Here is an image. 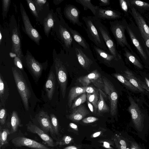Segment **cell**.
Returning a JSON list of instances; mask_svg holds the SVG:
<instances>
[{
  "mask_svg": "<svg viewBox=\"0 0 149 149\" xmlns=\"http://www.w3.org/2000/svg\"><path fill=\"white\" fill-rule=\"evenodd\" d=\"M128 100L130 105L127 110L131 115V122L139 136L144 140L149 127V116L147 109L140 99L129 94Z\"/></svg>",
  "mask_w": 149,
  "mask_h": 149,
  "instance_id": "obj_1",
  "label": "cell"
},
{
  "mask_svg": "<svg viewBox=\"0 0 149 149\" xmlns=\"http://www.w3.org/2000/svg\"><path fill=\"white\" fill-rule=\"evenodd\" d=\"M126 30L146 68L149 69V56L148 48L141 35L138 27L131 19L128 22L125 21Z\"/></svg>",
  "mask_w": 149,
  "mask_h": 149,
  "instance_id": "obj_2",
  "label": "cell"
},
{
  "mask_svg": "<svg viewBox=\"0 0 149 149\" xmlns=\"http://www.w3.org/2000/svg\"><path fill=\"white\" fill-rule=\"evenodd\" d=\"M12 73L17 90L26 111L29 110V100L31 92L26 80L21 70L17 67L12 68Z\"/></svg>",
  "mask_w": 149,
  "mask_h": 149,
  "instance_id": "obj_3",
  "label": "cell"
},
{
  "mask_svg": "<svg viewBox=\"0 0 149 149\" xmlns=\"http://www.w3.org/2000/svg\"><path fill=\"white\" fill-rule=\"evenodd\" d=\"M82 19L85 24V26H84V28L89 39L96 46L111 54L106 45L101 34L95 24L94 16H83Z\"/></svg>",
  "mask_w": 149,
  "mask_h": 149,
  "instance_id": "obj_4",
  "label": "cell"
},
{
  "mask_svg": "<svg viewBox=\"0 0 149 149\" xmlns=\"http://www.w3.org/2000/svg\"><path fill=\"white\" fill-rule=\"evenodd\" d=\"M68 55L76 60L84 69L88 70L94 63V59L91 50L83 49L74 40L72 48Z\"/></svg>",
  "mask_w": 149,
  "mask_h": 149,
  "instance_id": "obj_5",
  "label": "cell"
},
{
  "mask_svg": "<svg viewBox=\"0 0 149 149\" xmlns=\"http://www.w3.org/2000/svg\"><path fill=\"white\" fill-rule=\"evenodd\" d=\"M125 19L116 20L109 22L110 29L115 39L118 46L126 47L131 52L133 51L128 43L125 34L126 30Z\"/></svg>",
  "mask_w": 149,
  "mask_h": 149,
  "instance_id": "obj_6",
  "label": "cell"
},
{
  "mask_svg": "<svg viewBox=\"0 0 149 149\" xmlns=\"http://www.w3.org/2000/svg\"><path fill=\"white\" fill-rule=\"evenodd\" d=\"M94 23L110 53L113 55L117 60H122L121 56L117 49L115 43L110 36L107 27L102 22L101 20L95 16Z\"/></svg>",
  "mask_w": 149,
  "mask_h": 149,
  "instance_id": "obj_7",
  "label": "cell"
},
{
  "mask_svg": "<svg viewBox=\"0 0 149 149\" xmlns=\"http://www.w3.org/2000/svg\"><path fill=\"white\" fill-rule=\"evenodd\" d=\"M77 81L83 87L89 86L90 84L93 83L101 91L104 96H106L104 91L102 76L97 70H94L86 75L78 78Z\"/></svg>",
  "mask_w": 149,
  "mask_h": 149,
  "instance_id": "obj_8",
  "label": "cell"
},
{
  "mask_svg": "<svg viewBox=\"0 0 149 149\" xmlns=\"http://www.w3.org/2000/svg\"><path fill=\"white\" fill-rule=\"evenodd\" d=\"M34 79L38 81L41 76L44 69L43 63H39L32 56L28 50L22 61Z\"/></svg>",
  "mask_w": 149,
  "mask_h": 149,
  "instance_id": "obj_9",
  "label": "cell"
},
{
  "mask_svg": "<svg viewBox=\"0 0 149 149\" xmlns=\"http://www.w3.org/2000/svg\"><path fill=\"white\" fill-rule=\"evenodd\" d=\"M102 79L104 92L108 95L109 100L110 113L114 116L117 113L118 95L113 84L108 79L102 76Z\"/></svg>",
  "mask_w": 149,
  "mask_h": 149,
  "instance_id": "obj_10",
  "label": "cell"
},
{
  "mask_svg": "<svg viewBox=\"0 0 149 149\" xmlns=\"http://www.w3.org/2000/svg\"><path fill=\"white\" fill-rule=\"evenodd\" d=\"M57 79L60 87L62 97L65 98L66 90L68 77L66 69L62 60L56 58L54 60Z\"/></svg>",
  "mask_w": 149,
  "mask_h": 149,
  "instance_id": "obj_11",
  "label": "cell"
},
{
  "mask_svg": "<svg viewBox=\"0 0 149 149\" xmlns=\"http://www.w3.org/2000/svg\"><path fill=\"white\" fill-rule=\"evenodd\" d=\"M61 18V22L59 25L58 32L66 54H68L72 49L74 40L70 31V27L62 17Z\"/></svg>",
  "mask_w": 149,
  "mask_h": 149,
  "instance_id": "obj_12",
  "label": "cell"
},
{
  "mask_svg": "<svg viewBox=\"0 0 149 149\" xmlns=\"http://www.w3.org/2000/svg\"><path fill=\"white\" fill-rule=\"evenodd\" d=\"M20 10L26 33L37 45H39L41 37L38 31L33 27L22 4L20 3Z\"/></svg>",
  "mask_w": 149,
  "mask_h": 149,
  "instance_id": "obj_13",
  "label": "cell"
},
{
  "mask_svg": "<svg viewBox=\"0 0 149 149\" xmlns=\"http://www.w3.org/2000/svg\"><path fill=\"white\" fill-rule=\"evenodd\" d=\"M123 75L142 94L146 95L149 93V89L141 79L140 76L129 69L123 71Z\"/></svg>",
  "mask_w": 149,
  "mask_h": 149,
  "instance_id": "obj_14",
  "label": "cell"
},
{
  "mask_svg": "<svg viewBox=\"0 0 149 149\" xmlns=\"http://www.w3.org/2000/svg\"><path fill=\"white\" fill-rule=\"evenodd\" d=\"M95 16L100 20H116L121 18L122 14L119 11L114 10L110 7L102 8L96 6Z\"/></svg>",
  "mask_w": 149,
  "mask_h": 149,
  "instance_id": "obj_15",
  "label": "cell"
},
{
  "mask_svg": "<svg viewBox=\"0 0 149 149\" xmlns=\"http://www.w3.org/2000/svg\"><path fill=\"white\" fill-rule=\"evenodd\" d=\"M11 142L16 147L25 146L34 149H50L36 141L23 136L15 137L12 140Z\"/></svg>",
  "mask_w": 149,
  "mask_h": 149,
  "instance_id": "obj_16",
  "label": "cell"
},
{
  "mask_svg": "<svg viewBox=\"0 0 149 149\" xmlns=\"http://www.w3.org/2000/svg\"><path fill=\"white\" fill-rule=\"evenodd\" d=\"M63 13L65 18L70 22L84 28L83 23L79 19L81 12L76 6L70 4L67 5L64 9Z\"/></svg>",
  "mask_w": 149,
  "mask_h": 149,
  "instance_id": "obj_17",
  "label": "cell"
},
{
  "mask_svg": "<svg viewBox=\"0 0 149 149\" xmlns=\"http://www.w3.org/2000/svg\"><path fill=\"white\" fill-rule=\"evenodd\" d=\"M129 13L134 20L141 33L149 38V26L140 12L133 7H130Z\"/></svg>",
  "mask_w": 149,
  "mask_h": 149,
  "instance_id": "obj_18",
  "label": "cell"
},
{
  "mask_svg": "<svg viewBox=\"0 0 149 149\" xmlns=\"http://www.w3.org/2000/svg\"><path fill=\"white\" fill-rule=\"evenodd\" d=\"M92 47L94 54L97 58L105 64L111 65L114 63L120 62L122 60H117L113 55L95 45H92Z\"/></svg>",
  "mask_w": 149,
  "mask_h": 149,
  "instance_id": "obj_19",
  "label": "cell"
},
{
  "mask_svg": "<svg viewBox=\"0 0 149 149\" xmlns=\"http://www.w3.org/2000/svg\"><path fill=\"white\" fill-rule=\"evenodd\" d=\"M38 120L43 131L46 132H49L51 134L55 133L52 125L50 119L47 113L43 111L38 114Z\"/></svg>",
  "mask_w": 149,
  "mask_h": 149,
  "instance_id": "obj_20",
  "label": "cell"
},
{
  "mask_svg": "<svg viewBox=\"0 0 149 149\" xmlns=\"http://www.w3.org/2000/svg\"><path fill=\"white\" fill-rule=\"evenodd\" d=\"M12 51L22 61L23 56L21 49V41L17 29L15 28L12 31Z\"/></svg>",
  "mask_w": 149,
  "mask_h": 149,
  "instance_id": "obj_21",
  "label": "cell"
},
{
  "mask_svg": "<svg viewBox=\"0 0 149 149\" xmlns=\"http://www.w3.org/2000/svg\"><path fill=\"white\" fill-rule=\"evenodd\" d=\"M28 131L36 134L48 146L54 147V144L53 139L43 130L34 125H30L27 127Z\"/></svg>",
  "mask_w": 149,
  "mask_h": 149,
  "instance_id": "obj_22",
  "label": "cell"
},
{
  "mask_svg": "<svg viewBox=\"0 0 149 149\" xmlns=\"http://www.w3.org/2000/svg\"><path fill=\"white\" fill-rule=\"evenodd\" d=\"M55 75L53 72L51 71L45 85V89L47 95L49 100L52 98L55 91Z\"/></svg>",
  "mask_w": 149,
  "mask_h": 149,
  "instance_id": "obj_23",
  "label": "cell"
},
{
  "mask_svg": "<svg viewBox=\"0 0 149 149\" xmlns=\"http://www.w3.org/2000/svg\"><path fill=\"white\" fill-rule=\"evenodd\" d=\"M89 113L84 106L81 105L74 109L68 116V118L74 121H79Z\"/></svg>",
  "mask_w": 149,
  "mask_h": 149,
  "instance_id": "obj_24",
  "label": "cell"
},
{
  "mask_svg": "<svg viewBox=\"0 0 149 149\" xmlns=\"http://www.w3.org/2000/svg\"><path fill=\"white\" fill-rule=\"evenodd\" d=\"M123 55L135 66L139 69H143V66L137 55L133 52H131L126 47L123 48Z\"/></svg>",
  "mask_w": 149,
  "mask_h": 149,
  "instance_id": "obj_25",
  "label": "cell"
},
{
  "mask_svg": "<svg viewBox=\"0 0 149 149\" xmlns=\"http://www.w3.org/2000/svg\"><path fill=\"white\" fill-rule=\"evenodd\" d=\"M9 95L8 89L6 81L0 74V106L5 107Z\"/></svg>",
  "mask_w": 149,
  "mask_h": 149,
  "instance_id": "obj_26",
  "label": "cell"
},
{
  "mask_svg": "<svg viewBox=\"0 0 149 149\" xmlns=\"http://www.w3.org/2000/svg\"><path fill=\"white\" fill-rule=\"evenodd\" d=\"M69 30L73 40L83 49L91 50L90 45L85 39L76 30L70 27Z\"/></svg>",
  "mask_w": 149,
  "mask_h": 149,
  "instance_id": "obj_27",
  "label": "cell"
},
{
  "mask_svg": "<svg viewBox=\"0 0 149 149\" xmlns=\"http://www.w3.org/2000/svg\"><path fill=\"white\" fill-rule=\"evenodd\" d=\"M86 93L84 87L76 86L70 89L68 97V105L70 107L73 101L79 95Z\"/></svg>",
  "mask_w": 149,
  "mask_h": 149,
  "instance_id": "obj_28",
  "label": "cell"
},
{
  "mask_svg": "<svg viewBox=\"0 0 149 149\" xmlns=\"http://www.w3.org/2000/svg\"><path fill=\"white\" fill-rule=\"evenodd\" d=\"M113 75L117 79L124 85L128 90L132 92L136 93H140L139 91L123 75L116 73L114 74Z\"/></svg>",
  "mask_w": 149,
  "mask_h": 149,
  "instance_id": "obj_29",
  "label": "cell"
},
{
  "mask_svg": "<svg viewBox=\"0 0 149 149\" xmlns=\"http://www.w3.org/2000/svg\"><path fill=\"white\" fill-rule=\"evenodd\" d=\"M11 130V133L16 132L19 127H21L20 120L16 111H13L12 113L10 121Z\"/></svg>",
  "mask_w": 149,
  "mask_h": 149,
  "instance_id": "obj_30",
  "label": "cell"
},
{
  "mask_svg": "<svg viewBox=\"0 0 149 149\" xmlns=\"http://www.w3.org/2000/svg\"><path fill=\"white\" fill-rule=\"evenodd\" d=\"M98 91L99 97L97 103V111L99 114L109 112V108L104 100L101 91Z\"/></svg>",
  "mask_w": 149,
  "mask_h": 149,
  "instance_id": "obj_31",
  "label": "cell"
},
{
  "mask_svg": "<svg viewBox=\"0 0 149 149\" xmlns=\"http://www.w3.org/2000/svg\"><path fill=\"white\" fill-rule=\"evenodd\" d=\"M129 1L131 6L139 11L143 12L149 10V3L139 0H129Z\"/></svg>",
  "mask_w": 149,
  "mask_h": 149,
  "instance_id": "obj_32",
  "label": "cell"
},
{
  "mask_svg": "<svg viewBox=\"0 0 149 149\" xmlns=\"http://www.w3.org/2000/svg\"><path fill=\"white\" fill-rule=\"evenodd\" d=\"M44 29L46 36L48 37L50 31L53 26L54 22L52 14L49 13L44 20Z\"/></svg>",
  "mask_w": 149,
  "mask_h": 149,
  "instance_id": "obj_33",
  "label": "cell"
},
{
  "mask_svg": "<svg viewBox=\"0 0 149 149\" xmlns=\"http://www.w3.org/2000/svg\"><path fill=\"white\" fill-rule=\"evenodd\" d=\"M86 98L88 101L90 102L93 105L94 108V113L97 111V105L99 97L98 89L93 93L90 94L86 93Z\"/></svg>",
  "mask_w": 149,
  "mask_h": 149,
  "instance_id": "obj_34",
  "label": "cell"
},
{
  "mask_svg": "<svg viewBox=\"0 0 149 149\" xmlns=\"http://www.w3.org/2000/svg\"><path fill=\"white\" fill-rule=\"evenodd\" d=\"M76 1L81 5L84 8V10L88 9L91 10L95 16L96 13V6H95L91 3V0H76Z\"/></svg>",
  "mask_w": 149,
  "mask_h": 149,
  "instance_id": "obj_35",
  "label": "cell"
},
{
  "mask_svg": "<svg viewBox=\"0 0 149 149\" xmlns=\"http://www.w3.org/2000/svg\"><path fill=\"white\" fill-rule=\"evenodd\" d=\"M10 132L7 129H1L0 130V148L8 143V136L10 134Z\"/></svg>",
  "mask_w": 149,
  "mask_h": 149,
  "instance_id": "obj_36",
  "label": "cell"
},
{
  "mask_svg": "<svg viewBox=\"0 0 149 149\" xmlns=\"http://www.w3.org/2000/svg\"><path fill=\"white\" fill-rule=\"evenodd\" d=\"M120 8L125 15H128L131 6L129 0H120L119 1Z\"/></svg>",
  "mask_w": 149,
  "mask_h": 149,
  "instance_id": "obj_37",
  "label": "cell"
},
{
  "mask_svg": "<svg viewBox=\"0 0 149 149\" xmlns=\"http://www.w3.org/2000/svg\"><path fill=\"white\" fill-rule=\"evenodd\" d=\"M87 99L86 93L81 94L72 104L71 107V109H74L86 102Z\"/></svg>",
  "mask_w": 149,
  "mask_h": 149,
  "instance_id": "obj_38",
  "label": "cell"
},
{
  "mask_svg": "<svg viewBox=\"0 0 149 149\" xmlns=\"http://www.w3.org/2000/svg\"><path fill=\"white\" fill-rule=\"evenodd\" d=\"M50 119L54 133L58 134V119L53 114H50Z\"/></svg>",
  "mask_w": 149,
  "mask_h": 149,
  "instance_id": "obj_39",
  "label": "cell"
},
{
  "mask_svg": "<svg viewBox=\"0 0 149 149\" xmlns=\"http://www.w3.org/2000/svg\"><path fill=\"white\" fill-rule=\"evenodd\" d=\"M114 140L116 145L117 148L121 149H128L126 141L118 136L116 137Z\"/></svg>",
  "mask_w": 149,
  "mask_h": 149,
  "instance_id": "obj_40",
  "label": "cell"
},
{
  "mask_svg": "<svg viewBox=\"0 0 149 149\" xmlns=\"http://www.w3.org/2000/svg\"><path fill=\"white\" fill-rule=\"evenodd\" d=\"M11 1L10 0H3L2 3V14L3 18L6 17L8 10Z\"/></svg>",
  "mask_w": 149,
  "mask_h": 149,
  "instance_id": "obj_41",
  "label": "cell"
},
{
  "mask_svg": "<svg viewBox=\"0 0 149 149\" xmlns=\"http://www.w3.org/2000/svg\"><path fill=\"white\" fill-rule=\"evenodd\" d=\"M139 73L141 79L149 89V74L141 71L139 72Z\"/></svg>",
  "mask_w": 149,
  "mask_h": 149,
  "instance_id": "obj_42",
  "label": "cell"
},
{
  "mask_svg": "<svg viewBox=\"0 0 149 149\" xmlns=\"http://www.w3.org/2000/svg\"><path fill=\"white\" fill-rule=\"evenodd\" d=\"M26 1L33 15L37 18H38V16L37 11L33 0H27Z\"/></svg>",
  "mask_w": 149,
  "mask_h": 149,
  "instance_id": "obj_43",
  "label": "cell"
},
{
  "mask_svg": "<svg viewBox=\"0 0 149 149\" xmlns=\"http://www.w3.org/2000/svg\"><path fill=\"white\" fill-rule=\"evenodd\" d=\"M72 140V138L68 136H65L60 141L56 143L57 145H63L69 144Z\"/></svg>",
  "mask_w": 149,
  "mask_h": 149,
  "instance_id": "obj_44",
  "label": "cell"
},
{
  "mask_svg": "<svg viewBox=\"0 0 149 149\" xmlns=\"http://www.w3.org/2000/svg\"><path fill=\"white\" fill-rule=\"evenodd\" d=\"M33 1L38 11L42 9L43 6L47 1L46 0H35Z\"/></svg>",
  "mask_w": 149,
  "mask_h": 149,
  "instance_id": "obj_45",
  "label": "cell"
},
{
  "mask_svg": "<svg viewBox=\"0 0 149 149\" xmlns=\"http://www.w3.org/2000/svg\"><path fill=\"white\" fill-rule=\"evenodd\" d=\"M128 141L130 149H143L142 147L134 140L130 138Z\"/></svg>",
  "mask_w": 149,
  "mask_h": 149,
  "instance_id": "obj_46",
  "label": "cell"
},
{
  "mask_svg": "<svg viewBox=\"0 0 149 149\" xmlns=\"http://www.w3.org/2000/svg\"><path fill=\"white\" fill-rule=\"evenodd\" d=\"M7 113L6 109L3 108L0 111V123L1 125L5 124L6 122Z\"/></svg>",
  "mask_w": 149,
  "mask_h": 149,
  "instance_id": "obj_47",
  "label": "cell"
},
{
  "mask_svg": "<svg viewBox=\"0 0 149 149\" xmlns=\"http://www.w3.org/2000/svg\"><path fill=\"white\" fill-rule=\"evenodd\" d=\"M14 65L17 67L21 70L23 71V66L22 60L18 56H17L14 58Z\"/></svg>",
  "mask_w": 149,
  "mask_h": 149,
  "instance_id": "obj_48",
  "label": "cell"
},
{
  "mask_svg": "<svg viewBox=\"0 0 149 149\" xmlns=\"http://www.w3.org/2000/svg\"><path fill=\"white\" fill-rule=\"evenodd\" d=\"M98 120V118L95 117L89 116L84 118L82 122L85 123H90L94 122Z\"/></svg>",
  "mask_w": 149,
  "mask_h": 149,
  "instance_id": "obj_49",
  "label": "cell"
},
{
  "mask_svg": "<svg viewBox=\"0 0 149 149\" xmlns=\"http://www.w3.org/2000/svg\"><path fill=\"white\" fill-rule=\"evenodd\" d=\"M84 87L85 92L90 94L93 93L98 89L91 86H88Z\"/></svg>",
  "mask_w": 149,
  "mask_h": 149,
  "instance_id": "obj_50",
  "label": "cell"
},
{
  "mask_svg": "<svg viewBox=\"0 0 149 149\" xmlns=\"http://www.w3.org/2000/svg\"><path fill=\"white\" fill-rule=\"evenodd\" d=\"M99 6H107L110 5V0H99Z\"/></svg>",
  "mask_w": 149,
  "mask_h": 149,
  "instance_id": "obj_51",
  "label": "cell"
},
{
  "mask_svg": "<svg viewBox=\"0 0 149 149\" xmlns=\"http://www.w3.org/2000/svg\"><path fill=\"white\" fill-rule=\"evenodd\" d=\"M140 33L145 43L146 46L149 50V38L143 33L141 32Z\"/></svg>",
  "mask_w": 149,
  "mask_h": 149,
  "instance_id": "obj_52",
  "label": "cell"
},
{
  "mask_svg": "<svg viewBox=\"0 0 149 149\" xmlns=\"http://www.w3.org/2000/svg\"><path fill=\"white\" fill-rule=\"evenodd\" d=\"M87 103L88 107L89 108L91 111L92 112L94 113V108L93 104L90 102L88 100L87 101Z\"/></svg>",
  "mask_w": 149,
  "mask_h": 149,
  "instance_id": "obj_53",
  "label": "cell"
},
{
  "mask_svg": "<svg viewBox=\"0 0 149 149\" xmlns=\"http://www.w3.org/2000/svg\"><path fill=\"white\" fill-rule=\"evenodd\" d=\"M70 127L72 128L77 131L78 130V126L77 125L73 123H70L69 124Z\"/></svg>",
  "mask_w": 149,
  "mask_h": 149,
  "instance_id": "obj_54",
  "label": "cell"
},
{
  "mask_svg": "<svg viewBox=\"0 0 149 149\" xmlns=\"http://www.w3.org/2000/svg\"><path fill=\"white\" fill-rule=\"evenodd\" d=\"M103 146L106 148H111L109 143L107 142H104Z\"/></svg>",
  "mask_w": 149,
  "mask_h": 149,
  "instance_id": "obj_55",
  "label": "cell"
},
{
  "mask_svg": "<svg viewBox=\"0 0 149 149\" xmlns=\"http://www.w3.org/2000/svg\"><path fill=\"white\" fill-rule=\"evenodd\" d=\"M101 132H98L94 133L92 137L95 138L99 136L101 134Z\"/></svg>",
  "mask_w": 149,
  "mask_h": 149,
  "instance_id": "obj_56",
  "label": "cell"
},
{
  "mask_svg": "<svg viewBox=\"0 0 149 149\" xmlns=\"http://www.w3.org/2000/svg\"><path fill=\"white\" fill-rule=\"evenodd\" d=\"M64 149H77V148L74 146H68L65 148Z\"/></svg>",
  "mask_w": 149,
  "mask_h": 149,
  "instance_id": "obj_57",
  "label": "cell"
},
{
  "mask_svg": "<svg viewBox=\"0 0 149 149\" xmlns=\"http://www.w3.org/2000/svg\"><path fill=\"white\" fill-rule=\"evenodd\" d=\"M2 35H1V31L0 32V43L1 44V39H2Z\"/></svg>",
  "mask_w": 149,
  "mask_h": 149,
  "instance_id": "obj_58",
  "label": "cell"
},
{
  "mask_svg": "<svg viewBox=\"0 0 149 149\" xmlns=\"http://www.w3.org/2000/svg\"><path fill=\"white\" fill-rule=\"evenodd\" d=\"M146 95L148 97L149 99V93H147L146 94Z\"/></svg>",
  "mask_w": 149,
  "mask_h": 149,
  "instance_id": "obj_59",
  "label": "cell"
},
{
  "mask_svg": "<svg viewBox=\"0 0 149 149\" xmlns=\"http://www.w3.org/2000/svg\"><path fill=\"white\" fill-rule=\"evenodd\" d=\"M147 51L148 54V56H149V50L148 49L147 50Z\"/></svg>",
  "mask_w": 149,
  "mask_h": 149,
  "instance_id": "obj_60",
  "label": "cell"
},
{
  "mask_svg": "<svg viewBox=\"0 0 149 149\" xmlns=\"http://www.w3.org/2000/svg\"><path fill=\"white\" fill-rule=\"evenodd\" d=\"M117 148L118 149H121L120 148Z\"/></svg>",
  "mask_w": 149,
  "mask_h": 149,
  "instance_id": "obj_61",
  "label": "cell"
}]
</instances>
